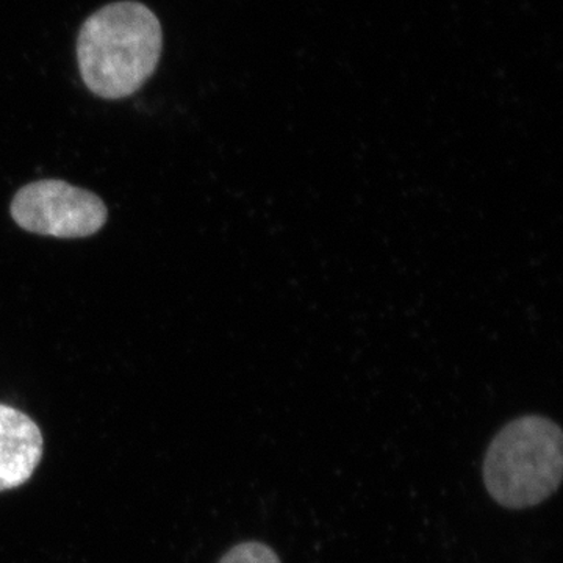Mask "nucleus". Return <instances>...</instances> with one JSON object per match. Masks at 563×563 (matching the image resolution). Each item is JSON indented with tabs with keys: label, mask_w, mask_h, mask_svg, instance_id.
<instances>
[{
	"label": "nucleus",
	"mask_w": 563,
	"mask_h": 563,
	"mask_svg": "<svg viewBox=\"0 0 563 563\" xmlns=\"http://www.w3.org/2000/svg\"><path fill=\"white\" fill-rule=\"evenodd\" d=\"M162 47L161 21L146 5L111 3L88 18L79 33L81 79L99 98H129L157 69Z\"/></svg>",
	"instance_id": "f257e3e1"
},
{
	"label": "nucleus",
	"mask_w": 563,
	"mask_h": 563,
	"mask_svg": "<svg viewBox=\"0 0 563 563\" xmlns=\"http://www.w3.org/2000/svg\"><path fill=\"white\" fill-rule=\"evenodd\" d=\"M563 435L550 418L525 415L507 422L484 457V484L499 506H539L562 483Z\"/></svg>",
	"instance_id": "f03ea898"
},
{
	"label": "nucleus",
	"mask_w": 563,
	"mask_h": 563,
	"mask_svg": "<svg viewBox=\"0 0 563 563\" xmlns=\"http://www.w3.org/2000/svg\"><path fill=\"white\" fill-rule=\"evenodd\" d=\"M11 218L24 231L55 239H85L106 225L109 210L95 192L68 181L46 179L14 195Z\"/></svg>",
	"instance_id": "7ed1b4c3"
},
{
	"label": "nucleus",
	"mask_w": 563,
	"mask_h": 563,
	"mask_svg": "<svg viewBox=\"0 0 563 563\" xmlns=\"http://www.w3.org/2000/svg\"><path fill=\"white\" fill-rule=\"evenodd\" d=\"M43 433L29 415L0 404V492L31 481L43 457Z\"/></svg>",
	"instance_id": "20e7f679"
},
{
	"label": "nucleus",
	"mask_w": 563,
	"mask_h": 563,
	"mask_svg": "<svg viewBox=\"0 0 563 563\" xmlns=\"http://www.w3.org/2000/svg\"><path fill=\"white\" fill-rule=\"evenodd\" d=\"M220 563H280V559L268 544L243 542L222 555Z\"/></svg>",
	"instance_id": "39448f33"
}]
</instances>
